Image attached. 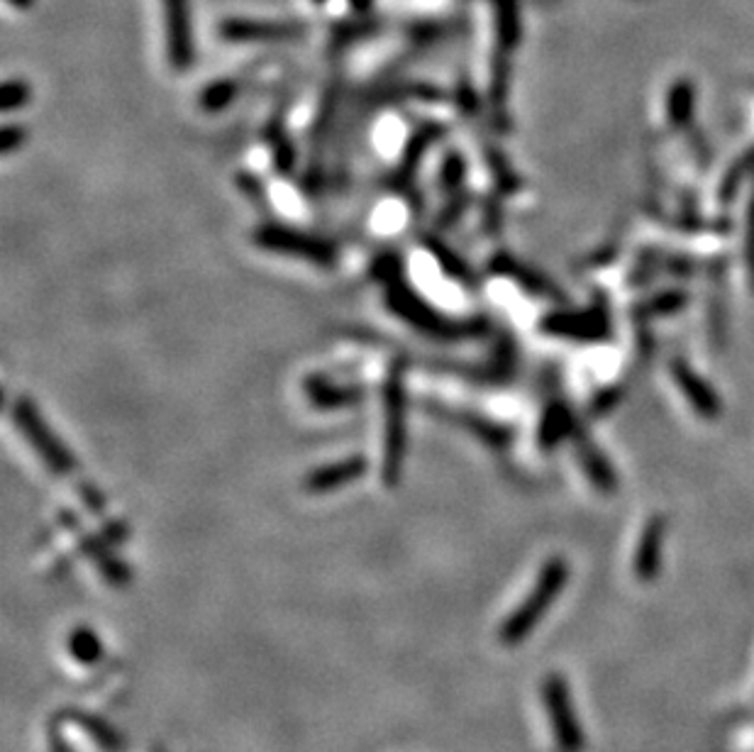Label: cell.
<instances>
[{
	"label": "cell",
	"instance_id": "obj_13",
	"mask_svg": "<svg viewBox=\"0 0 754 752\" xmlns=\"http://www.w3.org/2000/svg\"><path fill=\"white\" fill-rule=\"evenodd\" d=\"M303 394L318 411H340V408L359 406L367 398V389L359 384H335L323 374H308L303 381Z\"/></svg>",
	"mask_w": 754,
	"mask_h": 752
},
{
	"label": "cell",
	"instance_id": "obj_30",
	"mask_svg": "<svg viewBox=\"0 0 754 752\" xmlns=\"http://www.w3.org/2000/svg\"><path fill=\"white\" fill-rule=\"evenodd\" d=\"M30 86L22 79H8L0 91V105H3V113H15V110L25 108L30 103Z\"/></svg>",
	"mask_w": 754,
	"mask_h": 752
},
{
	"label": "cell",
	"instance_id": "obj_37",
	"mask_svg": "<svg viewBox=\"0 0 754 752\" xmlns=\"http://www.w3.org/2000/svg\"><path fill=\"white\" fill-rule=\"evenodd\" d=\"M79 494H81L83 503H86V506H88V511L96 513V516H101V513L105 511V501H103L101 491H98L96 486H91V484H81L79 486Z\"/></svg>",
	"mask_w": 754,
	"mask_h": 752
},
{
	"label": "cell",
	"instance_id": "obj_3",
	"mask_svg": "<svg viewBox=\"0 0 754 752\" xmlns=\"http://www.w3.org/2000/svg\"><path fill=\"white\" fill-rule=\"evenodd\" d=\"M569 582V562L564 557H552L542 564L537 582L532 591L520 601V606L501 623L498 640L503 645H518L537 628V623L545 618L557 596L562 594L564 584Z\"/></svg>",
	"mask_w": 754,
	"mask_h": 752
},
{
	"label": "cell",
	"instance_id": "obj_28",
	"mask_svg": "<svg viewBox=\"0 0 754 752\" xmlns=\"http://www.w3.org/2000/svg\"><path fill=\"white\" fill-rule=\"evenodd\" d=\"M750 174H754V147L747 149V152L737 159L733 167H730L728 174H725L723 186H720V198H723V201L735 198L737 188H740L742 181H745Z\"/></svg>",
	"mask_w": 754,
	"mask_h": 752
},
{
	"label": "cell",
	"instance_id": "obj_4",
	"mask_svg": "<svg viewBox=\"0 0 754 752\" xmlns=\"http://www.w3.org/2000/svg\"><path fill=\"white\" fill-rule=\"evenodd\" d=\"M252 242L259 250L303 259V262H310L323 269L337 267V262H340V250H337L335 242L325 240V237L315 235V232L276 223V220L259 225L252 232Z\"/></svg>",
	"mask_w": 754,
	"mask_h": 752
},
{
	"label": "cell",
	"instance_id": "obj_17",
	"mask_svg": "<svg viewBox=\"0 0 754 752\" xmlns=\"http://www.w3.org/2000/svg\"><path fill=\"white\" fill-rule=\"evenodd\" d=\"M423 247L435 257L437 267L442 269V274H445L447 279L457 281V284L467 286V289H476V286H479V276L469 267L467 259L457 250H452L440 235H425Z\"/></svg>",
	"mask_w": 754,
	"mask_h": 752
},
{
	"label": "cell",
	"instance_id": "obj_38",
	"mask_svg": "<svg viewBox=\"0 0 754 752\" xmlns=\"http://www.w3.org/2000/svg\"><path fill=\"white\" fill-rule=\"evenodd\" d=\"M745 254H747V269H750L754 281V191L750 198V208H747V240H745Z\"/></svg>",
	"mask_w": 754,
	"mask_h": 752
},
{
	"label": "cell",
	"instance_id": "obj_1",
	"mask_svg": "<svg viewBox=\"0 0 754 752\" xmlns=\"http://www.w3.org/2000/svg\"><path fill=\"white\" fill-rule=\"evenodd\" d=\"M369 272L384 284V303L388 311L415 333L442 342L474 340L489 333V323L484 318H452L425 301L406 281V269L398 252H381Z\"/></svg>",
	"mask_w": 754,
	"mask_h": 752
},
{
	"label": "cell",
	"instance_id": "obj_32",
	"mask_svg": "<svg viewBox=\"0 0 754 752\" xmlns=\"http://www.w3.org/2000/svg\"><path fill=\"white\" fill-rule=\"evenodd\" d=\"M79 723H81L83 731L91 733L93 738L98 740V745H103L105 750L115 752L120 748V738L113 731H110V728L105 726L103 721H98V718H93V716H79Z\"/></svg>",
	"mask_w": 754,
	"mask_h": 752
},
{
	"label": "cell",
	"instance_id": "obj_5",
	"mask_svg": "<svg viewBox=\"0 0 754 752\" xmlns=\"http://www.w3.org/2000/svg\"><path fill=\"white\" fill-rule=\"evenodd\" d=\"M13 420L18 430L30 442L32 450L40 455V460L52 469L57 477H69L76 472V460L69 447L54 435L49 423L44 420L40 408L35 406L30 396H18L13 403Z\"/></svg>",
	"mask_w": 754,
	"mask_h": 752
},
{
	"label": "cell",
	"instance_id": "obj_27",
	"mask_svg": "<svg viewBox=\"0 0 754 752\" xmlns=\"http://www.w3.org/2000/svg\"><path fill=\"white\" fill-rule=\"evenodd\" d=\"M486 167L491 169L493 179H496V186L501 193H513L520 188V176L515 174L513 167L496 147L486 149Z\"/></svg>",
	"mask_w": 754,
	"mask_h": 752
},
{
	"label": "cell",
	"instance_id": "obj_22",
	"mask_svg": "<svg viewBox=\"0 0 754 752\" xmlns=\"http://www.w3.org/2000/svg\"><path fill=\"white\" fill-rule=\"evenodd\" d=\"M574 430L576 428L574 420H571L569 408L564 406L562 401H552L550 406L545 408V413H542L540 435H537V440H540L542 450H552V447H557L564 438L574 435Z\"/></svg>",
	"mask_w": 754,
	"mask_h": 752
},
{
	"label": "cell",
	"instance_id": "obj_35",
	"mask_svg": "<svg viewBox=\"0 0 754 752\" xmlns=\"http://www.w3.org/2000/svg\"><path fill=\"white\" fill-rule=\"evenodd\" d=\"M454 103H457V108L462 110L467 118H474V115H479L481 101H479V96H476L474 86H471L467 79H459L457 91H454Z\"/></svg>",
	"mask_w": 754,
	"mask_h": 752
},
{
	"label": "cell",
	"instance_id": "obj_6",
	"mask_svg": "<svg viewBox=\"0 0 754 752\" xmlns=\"http://www.w3.org/2000/svg\"><path fill=\"white\" fill-rule=\"evenodd\" d=\"M542 699H545L547 713H550L559 752L584 750V733L579 728V718H576L569 684L562 674H550L545 679V684H542Z\"/></svg>",
	"mask_w": 754,
	"mask_h": 752
},
{
	"label": "cell",
	"instance_id": "obj_23",
	"mask_svg": "<svg viewBox=\"0 0 754 752\" xmlns=\"http://www.w3.org/2000/svg\"><path fill=\"white\" fill-rule=\"evenodd\" d=\"M493 13H496V35L501 49L518 47L520 37H523V27H520V10L518 0H493Z\"/></svg>",
	"mask_w": 754,
	"mask_h": 752
},
{
	"label": "cell",
	"instance_id": "obj_7",
	"mask_svg": "<svg viewBox=\"0 0 754 752\" xmlns=\"http://www.w3.org/2000/svg\"><path fill=\"white\" fill-rule=\"evenodd\" d=\"M447 135V127L437 120H428V123H420L410 132L406 147H403L401 159L393 167L391 174H388L386 186L396 193H408L413 188L415 174H418L420 164H423V157L430 152L442 137Z\"/></svg>",
	"mask_w": 754,
	"mask_h": 752
},
{
	"label": "cell",
	"instance_id": "obj_14",
	"mask_svg": "<svg viewBox=\"0 0 754 752\" xmlns=\"http://www.w3.org/2000/svg\"><path fill=\"white\" fill-rule=\"evenodd\" d=\"M664 540H667V518L652 516L645 523V528H642L640 540H637L635 560H632L635 577L640 582H654L659 577V572H662Z\"/></svg>",
	"mask_w": 754,
	"mask_h": 752
},
{
	"label": "cell",
	"instance_id": "obj_10",
	"mask_svg": "<svg viewBox=\"0 0 754 752\" xmlns=\"http://www.w3.org/2000/svg\"><path fill=\"white\" fill-rule=\"evenodd\" d=\"M306 32V27L286 20H245L230 18L220 25V35L227 42H288Z\"/></svg>",
	"mask_w": 754,
	"mask_h": 752
},
{
	"label": "cell",
	"instance_id": "obj_18",
	"mask_svg": "<svg viewBox=\"0 0 754 752\" xmlns=\"http://www.w3.org/2000/svg\"><path fill=\"white\" fill-rule=\"evenodd\" d=\"M571 438L576 440V455H579L581 467H584V474L591 479V484L596 486L601 494H615L618 489V477H615V469L611 467L606 455H601L596 445L591 440H584L579 433L574 430Z\"/></svg>",
	"mask_w": 754,
	"mask_h": 752
},
{
	"label": "cell",
	"instance_id": "obj_39",
	"mask_svg": "<svg viewBox=\"0 0 754 752\" xmlns=\"http://www.w3.org/2000/svg\"><path fill=\"white\" fill-rule=\"evenodd\" d=\"M8 3L13 5V8H18V10H30L35 0H8Z\"/></svg>",
	"mask_w": 754,
	"mask_h": 752
},
{
	"label": "cell",
	"instance_id": "obj_19",
	"mask_svg": "<svg viewBox=\"0 0 754 752\" xmlns=\"http://www.w3.org/2000/svg\"><path fill=\"white\" fill-rule=\"evenodd\" d=\"M430 408H432V411H437L435 416L454 420V423L462 425V428H467L471 435H476V438H479L481 442H486V445L496 447V450H503V447L510 445V440H513V433H510L508 428H503V425L493 423V420H489V418H481V416H476V413L449 411V408L435 406V403H432Z\"/></svg>",
	"mask_w": 754,
	"mask_h": 752
},
{
	"label": "cell",
	"instance_id": "obj_21",
	"mask_svg": "<svg viewBox=\"0 0 754 752\" xmlns=\"http://www.w3.org/2000/svg\"><path fill=\"white\" fill-rule=\"evenodd\" d=\"M696 113V86L691 79H676L667 91V118L674 130H686Z\"/></svg>",
	"mask_w": 754,
	"mask_h": 752
},
{
	"label": "cell",
	"instance_id": "obj_34",
	"mask_svg": "<svg viewBox=\"0 0 754 752\" xmlns=\"http://www.w3.org/2000/svg\"><path fill=\"white\" fill-rule=\"evenodd\" d=\"M237 186H240V191L245 193L249 201L257 203L259 208L266 206V188L257 174H252V171H240V174H237Z\"/></svg>",
	"mask_w": 754,
	"mask_h": 752
},
{
	"label": "cell",
	"instance_id": "obj_24",
	"mask_svg": "<svg viewBox=\"0 0 754 752\" xmlns=\"http://www.w3.org/2000/svg\"><path fill=\"white\" fill-rule=\"evenodd\" d=\"M69 652L76 662H81V665H86V667H93L101 662L103 643L91 628L81 626L69 635Z\"/></svg>",
	"mask_w": 754,
	"mask_h": 752
},
{
	"label": "cell",
	"instance_id": "obj_11",
	"mask_svg": "<svg viewBox=\"0 0 754 752\" xmlns=\"http://www.w3.org/2000/svg\"><path fill=\"white\" fill-rule=\"evenodd\" d=\"M62 521L66 523V528H69L71 533L76 535L83 555H86L88 560H93L98 564V569H101V574L105 579H108L110 584H127V582H130V569H127V564L120 560L118 555H113V552H110L108 540L101 538V535L86 533V530H83V525L76 521V518L71 516L69 511L62 513Z\"/></svg>",
	"mask_w": 754,
	"mask_h": 752
},
{
	"label": "cell",
	"instance_id": "obj_15",
	"mask_svg": "<svg viewBox=\"0 0 754 752\" xmlns=\"http://www.w3.org/2000/svg\"><path fill=\"white\" fill-rule=\"evenodd\" d=\"M369 472V460L364 455L345 457L340 462L323 464V467L313 469L306 479H303V489L308 494H330V491L340 489V486L352 484V481L362 479Z\"/></svg>",
	"mask_w": 754,
	"mask_h": 752
},
{
	"label": "cell",
	"instance_id": "obj_36",
	"mask_svg": "<svg viewBox=\"0 0 754 752\" xmlns=\"http://www.w3.org/2000/svg\"><path fill=\"white\" fill-rule=\"evenodd\" d=\"M27 140V130L22 125H5L3 132H0V152L8 157V154H13L15 149H20L22 145H25Z\"/></svg>",
	"mask_w": 754,
	"mask_h": 752
},
{
	"label": "cell",
	"instance_id": "obj_29",
	"mask_svg": "<svg viewBox=\"0 0 754 752\" xmlns=\"http://www.w3.org/2000/svg\"><path fill=\"white\" fill-rule=\"evenodd\" d=\"M686 303H689V296H686L684 291H664L650 298L640 311L650 313V315H672L676 311H681Z\"/></svg>",
	"mask_w": 754,
	"mask_h": 752
},
{
	"label": "cell",
	"instance_id": "obj_8",
	"mask_svg": "<svg viewBox=\"0 0 754 752\" xmlns=\"http://www.w3.org/2000/svg\"><path fill=\"white\" fill-rule=\"evenodd\" d=\"M166 57L174 71H188L193 66V30L191 3L188 0H164Z\"/></svg>",
	"mask_w": 754,
	"mask_h": 752
},
{
	"label": "cell",
	"instance_id": "obj_2",
	"mask_svg": "<svg viewBox=\"0 0 754 752\" xmlns=\"http://www.w3.org/2000/svg\"><path fill=\"white\" fill-rule=\"evenodd\" d=\"M408 398H406V364L403 359L388 367L384 381V457H381V479L386 486L401 481L403 462L408 450Z\"/></svg>",
	"mask_w": 754,
	"mask_h": 752
},
{
	"label": "cell",
	"instance_id": "obj_26",
	"mask_svg": "<svg viewBox=\"0 0 754 752\" xmlns=\"http://www.w3.org/2000/svg\"><path fill=\"white\" fill-rule=\"evenodd\" d=\"M237 91H240V84H237V81H232V79L213 81V84L203 88L201 108L208 110V113H220V110H225L227 105L235 101Z\"/></svg>",
	"mask_w": 754,
	"mask_h": 752
},
{
	"label": "cell",
	"instance_id": "obj_16",
	"mask_svg": "<svg viewBox=\"0 0 754 752\" xmlns=\"http://www.w3.org/2000/svg\"><path fill=\"white\" fill-rule=\"evenodd\" d=\"M489 272L496 276H503V279L515 281L520 289L530 291L532 296L537 298H559V289L547 279L545 274L535 272V269L523 264L520 259H515L513 254L508 252H498L493 254V259L489 262Z\"/></svg>",
	"mask_w": 754,
	"mask_h": 752
},
{
	"label": "cell",
	"instance_id": "obj_20",
	"mask_svg": "<svg viewBox=\"0 0 754 752\" xmlns=\"http://www.w3.org/2000/svg\"><path fill=\"white\" fill-rule=\"evenodd\" d=\"M264 140L271 149V164H274V169L279 171L281 176H291L293 171H296L298 152L291 135H288L284 120L271 118V123L266 125L264 130Z\"/></svg>",
	"mask_w": 754,
	"mask_h": 752
},
{
	"label": "cell",
	"instance_id": "obj_9",
	"mask_svg": "<svg viewBox=\"0 0 754 752\" xmlns=\"http://www.w3.org/2000/svg\"><path fill=\"white\" fill-rule=\"evenodd\" d=\"M540 328L550 337L596 342L608 337V315L603 308H591V311L579 313H552L542 320Z\"/></svg>",
	"mask_w": 754,
	"mask_h": 752
},
{
	"label": "cell",
	"instance_id": "obj_31",
	"mask_svg": "<svg viewBox=\"0 0 754 752\" xmlns=\"http://www.w3.org/2000/svg\"><path fill=\"white\" fill-rule=\"evenodd\" d=\"M469 203H471V196H467L464 191L459 193H452V196L447 198V203L442 206L440 215H437V225H440L442 230L452 228V225H457L459 220L464 218V213L469 210Z\"/></svg>",
	"mask_w": 754,
	"mask_h": 752
},
{
	"label": "cell",
	"instance_id": "obj_25",
	"mask_svg": "<svg viewBox=\"0 0 754 752\" xmlns=\"http://www.w3.org/2000/svg\"><path fill=\"white\" fill-rule=\"evenodd\" d=\"M467 169L469 167H467V159H464V154L459 152V149H449V152L445 154V159H442L440 181H437V184H440V188L447 193V196L464 191Z\"/></svg>",
	"mask_w": 754,
	"mask_h": 752
},
{
	"label": "cell",
	"instance_id": "obj_33",
	"mask_svg": "<svg viewBox=\"0 0 754 752\" xmlns=\"http://www.w3.org/2000/svg\"><path fill=\"white\" fill-rule=\"evenodd\" d=\"M508 88H510V66H508L506 59H498V62L493 64V71H491V101H493V105L506 103Z\"/></svg>",
	"mask_w": 754,
	"mask_h": 752
},
{
	"label": "cell",
	"instance_id": "obj_12",
	"mask_svg": "<svg viewBox=\"0 0 754 752\" xmlns=\"http://www.w3.org/2000/svg\"><path fill=\"white\" fill-rule=\"evenodd\" d=\"M672 379L679 386L681 396L689 401V406L696 411L698 418L703 420H718L723 403L718 394L703 376H698L684 359H674L672 362Z\"/></svg>",
	"mask_w": 754,
	"mask_h": 752
}]
</instances>
